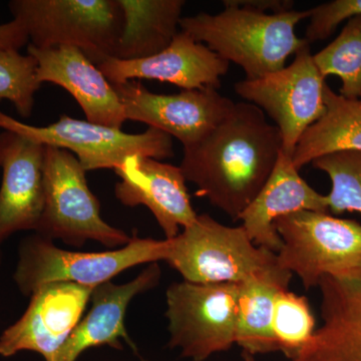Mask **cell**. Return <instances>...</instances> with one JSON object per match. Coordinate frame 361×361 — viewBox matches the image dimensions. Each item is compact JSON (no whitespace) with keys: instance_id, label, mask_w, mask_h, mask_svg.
I'll return each mask as SVG.
<instances>
[{"instance_id":"obj_20","label":"cell","mask_w":361,"mask_h":361,"mask_svg":"<svg viewBox=\"0 0 361 361\" xmlns=\"http://www.w3.org/2000/svg\"><path fill=\"white\" fill-rule=\"evenodd\" d=\"M122 9V35L111 58L133 61L164 51L180 32L183 0H116Z\"/></svg>"},{"instance_id":"obj_11","label":"cell","mask_w":361,"mask_h":361,"mask_svg":"<svg viewBox=\"0 0 361 361\" xmlns=\"http://www.w3.org/2000/svg\"><path fill=\"white\" fill-rule=\"evenodd\" d=\"M113 87L127 120L160 130L179 140L184 148L215 129L236 104L214 87L183 90L175 94H155L134 80Z\"/></svg>"},{"instance_id":"obj_4","label":"cell","mask_w":361,"mask_h":361,"mask_svg":"<svg viewBox=\"0 0 361 361\" xmlns=\"http://www.w3.org/2000/svg\"><path fill=\"white\" fill-rule=\"evenodd\" d=\"M282 240L276 253L283 269L300 278L304 288L318 287L323 277L361 279V225L327 212L299 211L275 221Z\"/></svg>"},{"instance_id":"obj_3","label":"cell","mask_w":361,"mask_h":361,"mask_svg":"<svg viewBox=\"0 0 361 361\" xmlns=\"http://www.w3.org/2000/svg\"><path fill=\"white\" fill-rule=\"evenodd\" d=\"M167 240L165 261L185 281L241 284L272 279L290 283L292 273L279 265L276 253L256 246L242 226L230 227L202 214L175 238Z\"/></svg>"},{"instance_id":"obj_16","label":"cell","mask_w":361,"mask_h":361,"mask_svg":"<svg viewBox=\"0 0 361 361\" xmlns=\"http://www.w3.org/2000/svg\"><path fill=\"white\" fill-rule=\"evenodd\" d=\"M27 54L37 61L40 84L51 82L65 89L80 104L87 122L122 128L127 118L113 85L82 49L70 45L37 49L28 44Z\"/></svg>"},{"instance_id":"obj_18","label":"cell","mask_w":361,"mask_h":361,"mask_svg":"<svg viewBox=\"0 0 361 361\" xmlns=\"http://www.w3.org/2000/svg\"><path fill=\"white\" fill-rule=\"evenodd\" d=\"M160 279V268L157 263H152L128 283L106 282L96 287L90 312L73 329L52 361H77L85 349L97 346L122 349V339L137 351L126 329V312L135 296L154 288Z\"/></svg>"},{"instance_id":"obj_14","label":"cell","mask_w":361,"mask_h":361,"mask_svg":"<svg viewBox=\"0 0 361 361\" xmlns=\"http://www.w3.org/2000/svg\"><path fill=\"white\" fill-rule=\"evenodd\" d=\"M44 145L11 130L0 133V244L39 227L44 210Z\"/></svg>"},{"instance_id":"obj_31","label":"cell","mask_w":361,"mask_h":361,"mask_svg":"<svg viewBox=\"0 0 361 361\" xmlns=\"http://www.w3.org/2000/svg\"><path fill=\"white\" fill-rule=\"evenodd\" d=\"M0 258H1V254H0Z\"/></svg>"},{"instance_id":"obj_13","label":"cell","mask_w":361,"mask_h":361,"mask_svg":"<svg viewBox=\"0 0 361 361\" xmlns=\"http://www.w3.org/2000/svg\"><path fill=\"white\" fill-rule=\"evenodd\" d=\"M94 65L111 85L144 78L169 82L183 90H218L221 77L227 73L230 63L180 30L171 44L155 56L133 61L104 56Z\"/></svg>"},{"instance_id":"obj_7","label":"cell","mask_w":361,"mask_h":361,"mask_svg":"<svg viewBox=\"0 0 361 361\" xmlns=\"http://www.w3.org/2000/svg\"><path fill=\"white\" fill-rule=\"evenodd\" d=\"M8 7L25 25L30 44L75 47L94 63L111 56L122 35L123 13L116 0H13Z\"/></svg>"},{"instance_id":"obj_12","label":"cell","mask_w":361,"mask_h":361,"mask_svg":"<svg viewBox=\"0 0 361 361\" xmlns=\"http://www.w3.org/2000/svg\"><path fill=\"white\" fill-rule=\"evenodd\" d=\"M94 290L68 282L40 287L23 315L0 336V355L32 351L52 361L82 320Z\"/></svg>"},{"instance_id":"obj_29","label":"cell","mask_w":361,"mask_h":361,"mask_svg":"<svg viewBox=\"0 0 361 361\" xmlns=\"http://www.w3.org/2000/svg\"><path fill=\"white\" fill-rule=\"evenodd\" d=\"M237 4L250 7L256 11H271V13H282L292 11L294 2L288 0H234Z\"/></svg>"},{"instance_id":"obj_9","label":"cell","mask_w":361,"mask_h":361,"mask_svg":"<svg viewBox=\"0 0 361 361\" xmlns=\"http://www.w3.org/2000/svg\"><path fill=\"white\" fill-rule=\"evenodd\" d=\"M0 129L11 130L33 141L71 151L85 171L115 169L130 157L172 158V137L149 128L141 134H128L118 128L106 127L61 116L58 122L37 127L26 125L0 111Z\"/></svg>"},{"instance_id":"obj_28","label":"cell","mask_w":361,"mask_h":361,"mask_svg":"<svg viewBox=\"0 0 361 361\" xmlns=\"http://www.w3.org/2000/svg\"><path fill=\"white\" fill-rule=\"evenodd\" d=\"M28 42L27 32L20 20L13 18L0 25V51H20Z\"/></svg>"},{"instance_id":"obj_27","label":"cell","mask_w":361,"mask_h":361,"mask_svg":"<svg viewBox=\"0 0 361 361\" xmlns=\"http://www.w3.org/2000/svg\"><path fill=\"white\" fill-rule=\"evenodd\" d=\"M361 16V0H334L310 9V23L305 32L308 44L326 39L342 21Z\"/></svg>"},{"instance_id":"obj_1","label":"cell","mask_w":361,"mask_h":361,"mask_svg":"<svg viewBox=\"0 0 361 361\" xmlns=\"http://www.w3.org/2000/svg\"><path fill=\"white\" fill-rule=\"evenodd\" d=\"M281 149L276 126L258 106L241 102L201 141L184 148L180 168L196 185L197 196L238 221L267 182Z\"/></svg>"},{"instance_id":"obj_26","label":"cell","mask_w":361,"mask_h":361,"mask_svg":"<svg viewBox=\"0 0 361 361\" xmlns=\"http://www.w3.org/2000/svg\"><path fill=\"white\" fill-rule=\"evenodd\" d=\"M37 68V61L28 54L0 51V101L11 102L23 118L32 115L35 92L42 87Z\"/></svg>"},{"instance_id":"obj_30","label":"cell","mask_w":361,"mask_h":361,"mask_svg":"<svg viewBox=\"0 0 361 361\" xmlns=\"http://www.w3.org/2000/svg\"><path fill=\"white\" fill-rule=\"evenodd\" d=\"M242 358H243V361H257L255 360V356L244 353V351L242 353Z\"/></svg>"},{"instance_id":"obj_17","label":"cell","mask_w":361,"mask_h":361,"mask_svg":"<svg viewBox=\"0 0 361 361\" xmlns=\"http://www.w3.org/2000/svg\"><path fill=\"white\" fill-rule=\"evenodd\" d=\"M299 211L327 212L329 200L301 177L292 157L281 149L267 182L239 220L256 246L278 253L282 240L275 229V221Z\"/></svg>"},{"instance_id":"obj_10","label":"cell","mask_w":361,"mask_h":361,"mask_svg":"<svg viewBox=\"0 0 361 361\" xmlns=\"http://www.w3.org/2000/svg\"><path fill=\"white\" fill-rule=\"evenodd\" d=\"M325 85L307 44L288 66L256 80L245 78L236 82L234 90L246 103L258 106L274 121L282 152L293 157L304 133L326 111Z\"/></svg>"},{"instance_id":"obj_6","label":"cell","mask_w":361,"mask_h":361,"mask_svg":"<svg viewBox=\"0 0 361 361\" xmlns=\"http://www.w3.org/2000/svg\"><path fill=\"white\" fill-rule=\"evenodd\" d=\"M77 157L66 149L44 146V210L37 234L82 246L92 240L106 247L125 246L129 235L101 217V205Z\"/></svg>"},{"instance_id":"obj_22","label":"cell","mask_w":361,"mask_h":361,"mask_svg":"<svg viewBox=\"0 0 361 361\" xmlns=\"http://www.w3.org/2000/svg\"><path fill=\"white\" fill-rule=\"evenodd\" d=\"M287 282L252 279L240 284L237 341L244 353L255 356L279 351L273 314L277 294L289 289Z\"/></svg>"},{"instance_id":"obj_2","label":"cell","mask_w":361,"mask_h":361,"mask_svg":"<svg viewBox=\"0 0 361 361\" xmlns=\"http://www.w3.org/2000/svg\"><path fill=\"white\" fill-rule=\"evenodd\" d=\"M220 13L182 18L180 30L207 45L220 58L243 68L246 80H256L285 68L287 59L305 45L296 25L310 18L307 11L267 13L225 0Z\"/></svg>"},{"instance_id":"obj_8","label":"cell","mask_w":361,"mask_h":361,"mask_svg":"<svg viewBox=\"0 0 361 361\" xmlns=\"http://www.w3.org/2000/svg\"><path fill=\"white\" fill-rule=\"evenodd\" d=\"M240 284L183 281L169 287V346L183 357L205 361L237 341Z\"/></svg>"},{"instance_id":"obj_23","label":"cell","mask_w":361,"mask_h":361,"mask_svg":"<svg viewBox=\"0 0 361 361\" xmlns=\"http://www.w3.org/2000/svg\"><path fill=\"white\" fill-rule=\"evenodd\" d=\"M313 61L323 78H341V96L361 99V16L349 18L338 37L313 54Z\"/></svg>"},{"instance_id":"obj_25","label":"cell","mask_w":361,"mask_h":361,"mask_svg":"<svg viewBox=\"0 0 361 361\" xmlns=\"http://www.w3.org/2000/svg\"><path fill=\"white\" fill-rule=\"evenodd\" d=\"M315 318L310 301L286 289L277 294L273 314V332L279 351L288 360L310 341L315 332Z\"/></svg>"},{"instance_id":"obj_19","label":"cell","mask_w":361,"mask_h":361,"mask_svg":"<svg viewBox=\"0 0 361 361\" xmlns=\"http://www.w3.org/2000/svg\"><path fill=\"white\" fill-rule=\"evenodd\" d=\"M322 326L290 361H361V279H320Z\"/></svg>"},{"instance_id":"obj_21","label":"cell","mask_w":361,"mask_h":361,"mask_svg":"<svg viewBox=\"0 0 361 361\" xmlns=\"http://www.w3.org/2000/svg\"><path fill=\"white\" fill-rule=\"evenodd\" d=\"M326 111L304 133L292 161L297 170L337 152H361V99H348L325 85Z\"/></svg>"},{"instance_id":"obj_5","label":"cell","mask_w":361,"mask_h":361,"mask_svg":"<svg viewBox=\"0 0 361 361\" xmlns=\"http://www.w3.org/2000/svg\"><path fill=\"white\" fill-rule=\"evenodd\" d=\"M167 251V239H142L135 235L116 250L68 251L35 234L21 242L13 279L26 296L44 285L61 282L96 288L134 266L165 261Z\"/></svg>"},{"instance_id":"obj_15","label":"cell","mask_w":361,"mask_h":361,"mask_svg":"<svg viewBox=\"0 0 361 361\" xmlns=\"http://www.w3.org/2000/svg\"><path fill=\"white\" fill-rule=\"evenodd\" d=\"M121 182L116 199L127 207L146 206L163 230L166 239L175 238L180 228L196 220L182 169L147 157H130L115 169Z\"/></svg>"},{"instance_id":"obj_24","label":"cell","mask_w":361,"mask_h":361,"mask_svg":"<svg viewBox=\"0 0 361 361\" xmlns=\"http://www.w3.org/2000/svg\"><path fill=\"white\" fill-rule=\"evenodd\" d=\"M311 165L331 180V191L326 195L330 212L361 214V152H337L316 159Z\"/></svg>"}]
</instances>
